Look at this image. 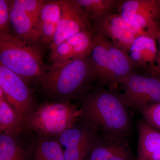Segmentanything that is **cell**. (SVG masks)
Listing matches in <instances>:
<instances>
[{"label":"cell","mask_w":160,"mask_h":160,"mask_svg":"<svg viewBox=\"0 0 160 160\" xmlns=\"http://www.w3.org/2000/svg\"><path fill=\"white\" fill-rule=\"evenodd\" d=\"M93 79L89 56L71 60L63 65L47 68L39 82L45 92L58 101H70L86 93Z\"/></svg>","instance_id":"obj_2"},{"label":"cell","mask_w":160,"mask_h":160,"mask_svg":"<svg viewBox=\"0 0 160 160\" xmlns=\"http://www.w3.org/2000/svg\"><path fill=\"white\" fill-rule=\"evenodd\" d=\"M82 118L97 134L124 138L132 126L129 108L120 93L101 87L86 92L81 97Z\"/></svg>","instance_id":"obj_1"},{"label":"cell","mask_w":160,"mask_h":160,"mask_svg":"<svg viewBox=\"0 0 160 160\" xmlns=\"http://www.w3.org/2000/svg\"><path fill=\"white\" fill-rule=\"evenodd\" d=\"M98 134L89 126H72L56 138L66 160H86Z\"/></svg>","instance_id":"obj_10"},{"label":"cell","mask_w":160,"mask_h":160,"mask_svg":"<svg viewBox=\"0 0 160 160\" xmlns=\"http://www.w3.org/2000/svg\"><path fill=\"white\" fill-rule=\"evenodd\" d=\"M102 18L113 25L119 26L133 32L137 37L142 35L150 36L149 33L139 25L126 18L123 17L116 12L107 15Z\"/></svg>","instance_id":"obj_23"},{"label":"cell","mask_w":160,"mask_h":160,"mask_svg":"<svg viewBox=\"0 0 160 160\" xmlns=\"http://www.w3.org/2000/svg\"><path fill=\"white\" fill-rule=\"evenodd\" d=\"M10 1L0 0V33L10 32Z\"/></svg>","instance_id":"obj_26"},{"label":"cell","mask_w":160,"mask_h":160,"mask_svg":"<svg viewBox=\"0 0 160 160\" xmlns=\"http://www.w3.org/2000/svg\"><path fill=\"white\" fill-rule=\"evenodd\" d=\"M82 110L70 101L43 103L23 119V130H30L40 136L57 138L76 124Z\"/></svg>","instance_id":"obj_5"},{"label":"cell","mask_w":160,"mask_h":160,"mask_svg":"<svg viewBox=\"0 0 160 160\" xmlns=\"http://www.w3.org/2000/svg\"><path fill=\"white\" fill-rule=\"evenodd\" d=\"M61 15L50 50L81 32L93 29L91 20L77 0H61Z\"/></svg>","instance_id":"obj_9"},{"label":"cell","mask_w":160,"mask_h":160,"mask_svg":"<svg viewBox=\"0 0 160 160\" xmlns=\"http://www.w3.org/2000/svg\"><path fill=\"white\" fill-rule=\"evenodd\" d=\"M0 88L6 100L23 119L36 109L33 94L28 84L1 63Z\"/></svg>","instance_id":"obj_7"},{"label":"cell","mask_w":160,"mask_h":160,"mask_svg":"<svg viewBox=\"0 0 160 160\" xmlns=\"http://www.w3.org/2000/svg\"><path fill=\"white\" fill-rule=\"evenodd\" d=\"M61 15V0L46 1L37 24V31L41 45L49 48L53 42Z\"/></svg>","instance_id":"obj_12"},{"label":"cell","mask_w":160,"mask_h":160,"mask_svg":"<svg viewBox=\"0 0 160 160\" xmlns=\"http://www.w3.org/2000/svg\"><path fill=\"white\" fill-rule=\"evenodd\" d=\"M157 40L158 41L159 43V50L158 51L157 58L154 68L151 72L153 75L160 78V32Z\"/></svg>","instance_id":"obj_27"},{"label":"cell","mask_w":160,"mask_h":160,"mask_svg":"<svg viewBox=\"0 0 160 160\" xmlns=\"http://www.w3.org/2000/svg\"><path fill=\"white\" fill-rule=\"evenodd\" d=\"M89 58L94 80L108 89L115 90L135 72L128 53L98 32L96 31L95 43Z\"/></svg>","instance_id":"obj_3"},{"label":"cell","mask_w":160,"mask_h":160,"mask_svg":"<svg viewBox=\"0 0 160 160\" xmlns=\"http://www.w3.org/2000/svg\"><path fill=\"white\" fill-rule=\"evenodd\" d=\"M139 112L145 122L160 132V103L146 107Z\"/></svg>","instance_id":"obj_25"},{"label":"cell","mask_w":160,"mask_h":160,"mask_svg":"<svg viewBox=\"0 0 160 160\" xmlns=\"http://www.w3.org/2000/svg\"><path fill=\"white\" fill-rule=\"evenodd\" d=\"M86 160H135L124 138L102 135L96 139Z\"/></svg>","instance_id":"obj_11"},{"label":"cell","mask_w":160,"mask_h":160,"mask_svg":"<svg viewBox=\"0 0 160 160\" xmlns=\"http://www.w3.org/2000/svg\"><path fill=\"white\" fill-rule=\"evenodd\" d=\"M0 63L28 85L39 82L47 71L41 46L20 38L10 32L0 33Z\"/></svg>","instance_id":"obj_4"},{"label":"cell","mask_w":160,"mask_h":160,"mask_svg":"<svg viewBox=\"0 0 160 160\" xmlns=\"http://www.w3.org/2000/svg\"><path fill=\"white\" fill-rule=\"evenodd\" d=\"M93 29L111 40L120 49L129 52L132 44L137 36L133 32L113 25L103 18L92 22Z\"/></svg>","instance_id":"obj_16"},{"label":"cell","mask_w":160,"mask_h":160,"mask_svg":"<svg viewBox=\"0 0 160 160\" xmlns=\"http://www.w3.org/2000/svg\"><path fill=\"white\" fill-rule=\"evenodd\" d=\"M26 152L16 137L1 132L0 160H26Z\"/></svg>","instance_id":"obj_21"},{"label":"cell","mask_w":160,"mask_h":160,"mask_svg":"<svg viewBox=\"0 0 160 160\" xmlns=\"http://www.w3.org/2000/svg\"><path fill=\"white\" fill-rule=\"evenodd\" d=\"M138 132L136 160H160V132L144 120L138 121Z\"/></svg>","instance_id":"obj_14"},{"label":"cell","mask_w":160,"mask_h":160,"mask_svg":"<svg viewBox=\"0 0 160 160\" xmlns=\"http://www.w3.org/2000/svg\"><path fill=\"white\" fill-rule=\"evenodd\" d=\"M33 160H66L56 138L40 136L35 142Z\"/></svg>","instance_id":"obj_18"},{"label":"cell","mask_w":160,"mask_h":160,"mask_svg":"<svg viewBox=\"0 0 160 160\" xmlns=\"http://www.w3.org/2000/svg\"><path fill=\"white\" fill-rule=\"evenodd\" d=\"M116 12L137 23L153 36L160 32V0L120 1Z\"/></svg>","instance_id":"obj_8"},{"label":"cell","mask_w":160,"mask_h":160,"mask_svg":"<svg viewBox=\"0 0 160 160\" xmlns=\"http://www.w3.org/2000/svg\"><path fill=\"white\" fill-rule=\"evenodd\" d=\"M66 41L71 46L73 60L89 57L95 43L96 31L94 29L84 30Z\"/></svg>","instance_id":"obj_19"},{"label":"cell","mask_w":160,"mask_h":160,"mask_svg":"<svg viewBox=\"0 0 160 160\" xmlns=\"http://www.w3.org/2000/svg\"><path fill=\"white\" fill-rule=\"evenodd\" d=\"M49 59L52 63L50 68H54L73 60L71 46L66 41L55 46L50 50Z\"/></svg>","instance_id":"obj_22"},{"label":"cell","mask_w":160,"mask_h":160,"mask_svg":"<svg viewBox=\"0 0 160 160\" xmlns=\"http://www.w3.org/2000/svg\"><path fill=\"white\" fill-rule=\"evenodd\" d=\"M16 4L26 12L37 24L42 7L46 1L44 0H13Z\"/></svg>","instance_id":"obj_24"},{"label":"cell","mask_w":160,"mask_h":160,"mask_svg":"<svg viewBox=\"0 0 160 160\" xmlns=\"http://www.w3.org/2000/svg\"><path fill=\"white\" fill-rule=\"evenodd\" d=\"M92 22L115 12L119 0H77Z\"/></svg>","instance_id":"obj_20"},{"label":"cell","mask_w":160,"mask_h":160,"mask_svg":"<svg viewBox=\"0 0 160 160\" xmlns=\"http://www.w3.org/2000/svg\"><path fill=\"white\" fill-rule=\"evenodd\" d=\"M23 119L5 97L0 88V130L1 132L16 137L23 130Z\"/></svg>","instance_id":"obj_17"},{"label":"cell","mask_w":160,"mask_h":160,"mask_svg":"<svg viewBox=\"0 0 160 160\" xmlns=\"http://www.w3.org/2000/svg\"><path fill=\"white\" fill-rule=\"evenodd\" d=\"M156 41L154 38L146 35L140 36L135 39L128 54L135 68L152 70L158 51Z\"/></svg>","instance_id":"obj_13"},{"label":"cell","mask_w":160,"mask_h":160,"mask_svg":"<svg viewBox=\"0 0 160 160\" xmlns=\"http://www.w3.org/2000/svg\"><path fill=\"white\" fill-rule=\"evenodd\" d=\"M120 93L129 108L139 112L146 107L160 103V78L134 72L121 84Z\"/></svg>","instance_id":"obj_6"},{"label":"cell","mask_w":160,"mask_h":160,"mask_svg":"<svg viewBox=\"0 0 160 160\" xmlns=\"http://www.w3.org/2000/svg\"><path fill=\"white\" fill-rule=\"evenodd\" d=\"M10 2V22L15 35L41 46L37 24L34 20L13 1Z\"/></svg>","instance_id":"obj_15"}]
</instances>
